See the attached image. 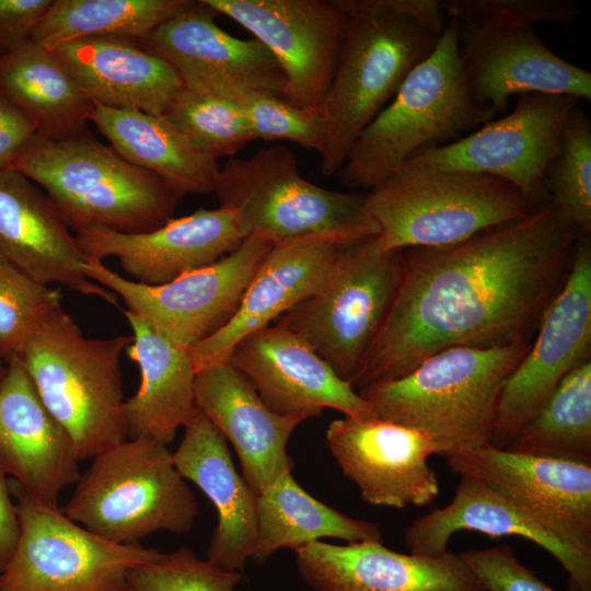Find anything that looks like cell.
Instances as JSON below:
<instances>
[{
    "instance_id": "cell-1",
    "label": "cell",
    "mask_w": 591,
    "mask_h": 591,
    "mask_svg": "<svg viewBox=\"0 0 591 591\" xmlns=\"http://www.w3.org/2000/svg\"><path fill=\"white\" fill-rule=\"evenodd\" d=\"M580 232L548 198L455 244L404 250L399 287L354 386L404 376L447 348L531 343Z\"/></svg>"
},
{
    "instance_id": "cell-2",
    "label": "cell",
    "mask_w": 591,
    "mask_h": 591,
    "mask_svg": "<svg viewBox=\"0 0 591 591\" xmlns=\"http://www.w3.org/2000/svg\"><path fill=\"white\" fill-rule=\"evenodd\" d=\"M439 0H354L350 25L321 112L323 175L336 174L360 132L438 45Z\"/></svg>"
},
{
    "instance_id": "cell-3",
    "label": "cell",
    "mask_w": 591,
    "mask_h": 591,
    "mask_svg": "<svg viewBox=\"0 0 591 591\" xmlns=\"http://www.w3.org/2000/svg\"><path fill=\"white\" fill-rule=\"evenodd\" d=\"M531 343L447 348L406 375L358 393L376 417L425 432L437 454L484 447L491 443L503 384Z\"/></svg>"
},
{
    "instance_id": "cell-4",
    "label": "cell",
    "mask_w": 591,
    "mask_h": 591,
    "mask_svg": "<svg viewBox=\"0 0 591 591\" xmlns=\"http://www.w3.org/2000/svg\"><path fill=\"white\" fill-rule=\"evenodd\" d=\"M495 115L471 94L456 25L447 21L434 50L360 132L336 174L345 186L370 189L419 151L457 140Z\"/></svg>"
},
{
    "instance_id": "cell-5",
    "label": "cell",
    "mask_w": 591,
    "mask_h": 591,
    "mask_svg": "<svg viewBox=\"0 0 591 591\" xmlns=\"http://www.w3.org/2000/svg\"><path fill=\"white\" fill-rule=\"evenodd\" d=\"M12 169L45 189L74 232L90 227L148 232L173 218L178 200L158 176L88 130L65 140L36 135Z\"/></svg>"
},
{
    "instance_id": "cell-6",
    "label": "cell",
    "mask_w": 591,
    "mask_h": 591,
    "mask_svg": "<svg viewBox=\"0 0 591 591\" xmlns=\"http://www.w3.org/2000/svg\"><path fill=\"white\" fill-rule=\"evenodd\" d=\"M131 341L132 336L123 335L86 337L61 306L19 357L80 461L129 439L120 359Z\"/></svg>"
},
{
    "instance_id": "cell-7",
    "label": "cell",
    "mask_w": 591,
    "mask_h": 591,
    "mask_svg": "<svg viewBox=\"0 0 591 591\" xmlns=\"http://www.w3.org/2000/svg\"><path fill=\"white\" fill-rule=\"evenodd\" d=\"M212 193L219 207L236 212L245 236L274 245L310 237L344 243L379 234L364 195L309 182L286 146L265 147L246 159L229 158L219 167Z\"/></svg>"
},
{
    "instance_id": "cell-8",
    "label": "cell",
    "mask_w": 591,
    "mask_h": 591,
    "mask_svg": "<svg viewBox=\"0 0 591 591\" xmlns=\"http://www.w3.org/2000/svg\"><path fill=\"white\" fill-rule=\"evenodd\" d=\"M61 510L118 544H137L159 531L187 533L199 515L167 447L147 438L127 439L94 456Z\"/></svg>"
},
{
    "instance_id": "cell-9",
    "label": "cell",
    "mask_w": 591,
    "mask_h": 591,
    "mask_svg": "<svg viewBox=\"0 0 591 591\" xmlns=\"http://www.w3.org/2000/svg\"><path fill=\"white\" fill-rule=\"evenodd\" d=\"M364 196L380 245L401 251L455 244L536 206L501 178L461 170L397 169Z\"/></svg>"
},
{
    "instance_id": "cell-10",
    "label": "cell",
    "mask_w": 591,
    "mask_h": 591,
    "mask_svg": "<svg viewBox=\"0 0 591 591\" xmlns=\"http://www.w3.org/2000/svg\"><path fill=\"white\" fill-rule=\"evenodd\" d=\"M403 268L404 251L382 248L378 234L340 243L325 286L277 324L305 340L354 386L392 306Z\"/></svg>"
},
{
    "instance_id": "cell-11",
    "label": "cell",
    "mask_w": 591,
    "mask_h": 591,
    "mask_svg": "<svg viewBox=\"0 0 591 591\" xmlns=\"http://www.w3.org/2000/svg\"><path fill=\"white\" fill-rule=\"evenodd\" d=\"M19 520L14 552L0 572V591H134L130 569L160 551L102 538L8 478Z\"/></svg>"
},
{
    "instance_id": "cell-12",
    "label": "cell",
    "mask_w": 591,
    "mask_h": 591,
    "mask_svg": "<svg viewBox=\"0 0 591 591\" xmlns=\"http://www.w3.org/2000/svg\"><path fill=\"white\" fill-rule=\"evenodd\" d=\"M274 244L256 235L205 268L167 283L147 286L86 258L85 276L120 297L127 310L174 345L190 349L235 315L255 271Z\"/></svg>"
},
{
    "instance_id": "cell-13",
    "label": "cell",
    "mask_w": 591,
    "mask_h": 591,
    "mask_svg": "<svg viewBox=\"0 0 591 591\" xmlns=\"http://www.w3.org/2000/svg\"><path fill=\"white\" fill-rule=\"evenodd\" d=\"M579 102L568 95H520L507 115L457 140L424 149L397 169L490 175L510 183L538 205L551 198L544 185L545 171L560 151L565 123Z\"/></svg>"
},
{
    "instance_id": "cell-14",
    "label": "cell",
    "mask_w": 591,
    "mask_h": 591,
    "mask_svg": "<svg viewBox=\"0 0 591 591\" xmlns=\"http://www.w3.org/2000/svg\"><path fill=\"white\" fill-rule=\"evenodd\" d=\"M262 43L279 65L282 99L320 108L348 34L354 0H202Z\"/></svg>"
},
{
    "instance_id": "cell-15",
    "label": "cell",
    "mask_w": 591,
    "mask_h": 591,
    "mask_svg": "<svg viewBox=\"0 0 591 591\" xmlns=\"http://www.w3.org/2000/svg\"><path fill=\"white\" fill-rule=\"evenodd\" d=\"M591 242L580 232L570 270L546 309L534 341L501 390L493 445L506 448L561 380L591 360Z\"/></svg>"
},
{
    "instance_id": "cell-16",
    "label": "cell",
    "mask_w": 591,
    "mask_h": 591,
    "mask_svg": "<svg viewBox=\"0 0 591 591\" xmlns=\"http://www.w3.org/2000/svg\"><path fill=\"white\" fill-rule=\"evenodd\" d=\"M218 15L202 0L190 1L138 43L167 62L188 90L232 99L251 93L282 97L285 78L270 51L254 37L227 33L215 22Z\"/></svg>"
},
{
    "instance_id": "cell-17",
    "label": "cell",
    "mask_w": 591,
    "mask_h": 591,
    "mask_svg": "<svg viewBox=\"0 0 591 591\" xmlns=\"http://www.w3.org/2000/svg\"><path fill=\"white\" fill-rule=\"evenodd\" d=\"M445 457L453 473L485 483L569 544L591 552V463L493 444Z\"/></svg>"
},
{
    "instance_id": "cell-18",
    "label": "cell",
    "mask_w": 591,
    "mask_h": 591,
    "mask_svg": "<svg viewBox=\"0 0 591 591\" xmlns=\"http://www.w3.org/2000/svg\"><path fill=\"white\" fill-rule=\"evenodd\" d=\"M453 23L468 90L479 104L489 106L496 114H502L515 94L591 100V72L556 55L531 25Z\"/></svg>"
},
{
    "instance_id": "cell-19",
    "label": "cell",
    "mask_w": 591,
    "mask_h": 591,
    "mask_svg": "<svg viewBox=\"0 0 591 591\" xmlns=\"http://www.w3.org/2000/svg\"><path fill=\"white\" fill-rule=\"evenodd\" d=\"M326 443L370 505L419 507L439 495L438 475L429 464L437 448L418 429L380 417H345L328 425Z\"/></svg>"
},
{
    "instance_id": "cell-20",
    "label": "cell",
    "mask_w": 591,
    "mask_h": 591,
    "mask_svg": "<svg viewBox=\"0 0 591 591\" xmlns=\"http://www.w3.org/2000/svg\"><path fill=\"white\" fill-rule=\"evenodd\" d=\"M74 235L86 258L116 257L128 279L147 286L164 285L210 266L246 237L236 212L224 207L171 218L148 232L90 227Z\"/></svg>"
},
{
    "instance_id": "cell-21",
    "label": "cell",
    "mask_w": 591,
    "mask_h": 591,
    "mask_svg": "<svg viewBox=\"0 0 591 591\" xmlns=\"http://www.w3.org/2000/svg\"><path fill=\"white\" fill-rule=\"evenodd\" d=\"M229 362L253 383L275 414L312 418L332 408L345 417H376L350 383L340 379L305 340L279 324L242 338Z\"/></svg>"
},
{
    "instance_id": "cell-22",
    "label": "cell",
    "mask_w": 591,
    "mask_h": 591,
    "mask_svg": "<svg viewBox=\"0 0 591 591\" xmlns=\"http://www.w3.org/2000/svg\"><path fill=\"white\" fill-rule=\"evenodd\" d=\"M302 579L315 591H486L459 554H402L382 543L315 541L294 551Z\"/></svg>"
},
{
    "instance_id": "cell-23",
    "label": "cell",
    "mask_w": 591,
    "mask_h": 591,
    "mask_svg": "<svg viewBox=\"0 0 591 591\" xmlns=\"http://www.w3.org/2000/svg\"><path fill=\"white\" fill-rule=\"evenodd\" d=\"M79 462L21 359L7 362L0 379V471L35 499L58 506L60 493L81 475Z\"/></svg>"
},
{
    "instance_id": "cell-24",
    "label": "cell",
    "mask_w": 591,
    "mask_h": 591,
    "mask_svg": "<svg viewBox=\"0 0 591 591\" xmlns=\"http://www.w3.org/2000/svg\"><path fill=\"white\" fill-rule=\"evenodd\" d=\"M0 258L37 282L120 309L112 291L85 276L86 257L48 196L14 169L0 170Z\"/></svg>"
},
{
    "instance_id": "cell-25",
    "label": "cell",
    "mask_w": 591,
    "mask_h": 591,
    "mask_svg": "<svg viewBox=\"0 0 591 591\" xmlns=\"http://www.w3.org/2000/svg\"><path fill=\"white\" fill-rule=\"evenodd\" d=\"M195 404L233 445L242 477L256 495L278 476L291 473L293 461L287 443L292 431L310 416L271 412L253 383L229 361L197 371Z\"/></svg>"
},
{
    "instance_id": "cell-26",
    "label": "cell",
    "mask_w": 591,
    "mask_h": 591,
    "mask_svg": "<svg viewBox=\"0 0 591 591\" xmlns=\"http://www.w3.org/2000/svg\"><path fill=\"white\" fill-rule=\"evenodd\" d=\"M339 244L327 237L275 244L255 271L233 318L189 349L196 372L229 361L242 338L316 294L329 278Z\"/></svg>"
},
{
    "instance_id": "cell-27",
    "label": "cell",
    "mask_w": 591,
    "mask_h": 591,
    "mask_svg": "<svg viewBox=\"0 0 591 591\" xmlns=\"http://www.w3.org/2000/svg\"><path fill=\"white\" fill-rule=\"evenodd\" d=\"M474 531L490 537L521 536L548 552L568 573L572 591H591V552L580 549L531 518L485 483L461 476L453 499L417 518L404 540L410 554L441 555L451 536Z\"/></svg>"
},
{
    "instance_id": "cell-28",
    "label": "cell",
    "mask_w": 591,
    "mask_h": 591,
    "mask_svg": "<svg viewBox=\"0 0 591 591\" xmlns=\"http://www.w3.org/2000/svg\"><path fill=\"white\" fill-rule=\"evenodd\" d=\"M172 457L179 474L194 483L217 511L207 560L241 572L257 534V495L236 472L227 439L197 409Z\"/></svg>"
},
{
    "instance_id": "cell-29",
    "label": "cell",
    "mask_w": 591,
    "mask_h": 591,
    "mask_svg": "<svg viewBox=\"0 0 591 591\" xmlns=\"http://www.w3.org/2000/svg\"><path fill=\"white\" fill-rule=\"evenodd\" d=\"M54 54L96 104L162 116L183 88L177 72L125 37H90L65 44Z\"/></svg>"
},
{
    "instance_id": "cell-30",
    "label": "cell",
    "mask_w": 591,
    "mask_h": 591,
    "mask_svg": "<svg viewBox=\"0 0 591 591\" xmlns=\"http://www.w3.org/2000/svg\"><path fill=\"white\" fill-rule=\"evenodd\" d=\"M120 310L132 331V341L125 351L140 370L139 389L125 401L129 439L147 438L167 447L197 412V372L189 349L174 345L128 310Z\"/></svg>"
},
{
    "instance_id": "cell-31",
    "label": "cell",
    "mask_w": 591,
    "mask_h": 591,
    "mask_svg": "<svg viewBox=\"0 0 591 591\" xmlns=\"http://www.w3.org/2000/svg\"><path fill=\"white\" fill-rule=\"evenodd\" d=\"M90 121L124 159L158 176L178 199L212 193L218 160L165 117L93 103Z\"/></svg>"
},
{
    "instance_id": "cell-32",
    "label": "cell",
    "mask_w": 591,
    "mask_h": 591,
    "mask_svg": "<svg viewBox=\"0 0 591 591\" xmlns=\"http://www.w3.org/2000/svg\"><path fill=\"white\" fill-rule=\"evenodd\" d=\"M0 94L30 119L38 137L48 140L86 131L93 109L54 51L33 40L0 57Z\"/></svg>"
},
{
    "instance_id": "cell-33",
    "label": "cell",
    "mask_w": 591,
    "mask_h": 591,
    "mask_svg": "<svg viewBox=\"0 0 591 591\" xmlns=\"http://www.w3.org/2000/svg\"><path fill=\"white\" fill-rule=\"evenodd\" d=\"M382 543L378 523L351 518L308 494L291 473L278 476L257 495V534L250 559L264 564L276 551L320 541Z\"/></svg>"
},
{
    "instance_id": "cell-34",
    "label": "cell",
    "mask_w": 591,
    "mask_h": 591,
    "mask_svg": "<svg viewBox=\"0 0 591 591\" xmlns=\"http://www.w3.org/2000/svg\"><path fill=\"white\" fill-rule=\"evenodd\" d=\"M190 0H53L33 42L48 50L90 37L140 40Z\"/></svg>"
},
{
    "instance_id": "cell-35",
    "label": "cell",
    "mask_w": 591,
    "mask_h": 591,
    "mask_svg": "<svg viewBox=\"0 0 591 591\" xmlns=\"http://www.w3.org/2000/svg\"><path fill=\"white\" fill-rule=\"evenodd\" d=\"M503 449L591 463V360L571 370Z\"/></svg>"
},
{
    "instance_id": "cell-36",
    "label": "cell",
    "mask_w": 591,
    "mask_h": 591,
    "mask_svg": "<svg viewBox=\"0 0 591 591\" xmlns=\"http://www.w3.org/2000/svg\"><path fill=\"white\" fill-rule=\"evenodd\" d=\"M198 149L218 160L233 158L254 140L237 99L182 88L162 115Z\"/></svg>"
},
{
    "instance_id": "cell-37",
    "label": "cell",
    "mask_w": 591,
    "mask_h": 591,
    "mask_svg": "<svg viewBox=\"0 0 591 591\" xmlns=\"http://www.w3.org/2000/svg\"><path fill=\"white\" fill-rule=\"evenodd\" d=\"M548 196L581 232H591V120L577 105L568 115L558 155L548 164Z\"/></svg>"
},
{
    "instance_id": "cell-38",
    "label": "cell",
    "mask_w": 591,
    "mask_h": 591,
    "mask_svg": "<svg viewBox=\"0 0 591 591\" xmlns=\"http://www.w3.org/2000/svg\"><path fill=\"white\" fill-rule=\"evenodd\" d=\"M59 308V290L0 258V356L5 363L20 357L28 339Z\"/></svg>"
},
{
    "instance_id": "cell-39",
    "label": "cell",
    "mask_w": 591,
    "mask_h": 591,
    "mask_svg": "<svg viewBox=\"0 0 591 591\" xmlns=\"http://www.w3.org/2000/svg\"><path fill=\"white\" fill-rule=\"evenodd\" d=\"M242 573L199 559L189 547L159 553L128 572L134 591H234Z\"/></svg>"
},
{
    "instance_id": "cell-40",
    "label": "cell",
    "mask_w": 591,
    "mask_h": 591,
    "mask_svg": "<svg viewBox=\"0 0 591 591\" xmlns=\"http://www.w3.org/2000/svg\"><path fill=\"white\" fill-rule=\"evenodd\" d=\"M248 121L253 139L286 140L322 153L325 142L321 108L297 107L285 99L251 93L237 99Z\"/></svg>"
},
{
    "instance_id": "cell-41",
    "label": "cell",
    "mask_w": 591,
    "mask_h": 591,
    "mask_svg": "<svg viewBox=\"0 0 591 591\" xmlns=\"http://www.w3.org/2000/svg\"><path fill=\"white\" fill-rule=\"evenodd\" d=\"M447 21L456 24L569 23L580 14L572 0H439Z\"/></svg>"
},
{
    "instance_id": "cell-42",
    "label": "cell",
    "mask_w": 591,
    "mask_h": 591,
    "mask_svg": "<svg viewBox=\"0 0 591 591\" xmlns=\"http://www.w3.org/2000/svg\"><path fill=\"white\" fill-rule=\"evenodd\" d=\"M459 555L486 591H554L519 560L510 545L470 549Z\"/></svg>"
},
{
    "instance_id": "cell-43",
    "label": "cell",
    "mask_w": 591,
    "mask_h": 591,
    "mask_svg": "<svg viewBox=\"0 0 591 591\" xmlns=\"http://www.w3.org/2000/svg\"><path fill=\"white\" fill-rule=\"evenodd\" d=\"M53 0H0V57L33 39Z\"/></svg>"
},
{
    "instance_id": "cell-44",
    "label": "cell",
    "mask_w": 591,
    "mask_h": 591,
    "mask_svg": "<svg viewBox=\"0 0 591 591\" xmlns=\"http://www.w3.org/2000/svg\"><path fill=\"white\" fill-rule=\"evenodd\" d=\"M35 136L30 119L0 94V170L12 169Z\"/></svg>"
},
{
    "instance_id": "cell-45",
    "label": "cell",
    "mask_w": 591,
    "mask_h": 591,
    "mask_svg": "<svg viewBox=\"0 0 591 591\" xmlns=\"http://www.w3.org/2000/svg\"><path fill=\"white\" fill-rule=\"evenodd\" d=\"M20 534L19 520L9 482L0 471V572L9 563Z\"/></svg>"
},
{
    "instance_id": "cell-46",
    "label": "cell",
    "mask_w": 591,
    "mask_h": 591,
    "mask_svg": "<svg viewBox=\"0 0 591 591\" xmlns=\"http://www.w3.org/2000/svg\"><path fill=\"white\" fill-rule=\"evenodd\" d=\"M5 366H7V363L4 362V360L0 356V379H1V376H2V374L4 372V370H5Z\"/></svg>"
}]
</instances>
